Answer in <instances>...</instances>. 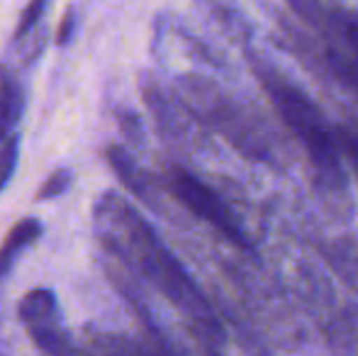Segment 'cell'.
<instances>
[{"instance_id": "obj_1", "label": "cell", "mask_w": 358, "mask_h": 356, "mask_svg": "<svg viewBox=\"0 0 358 356\" xmlns=\"http://www.w3.org/2000/svg\"><path fill=\"white\" fill-rule=\"evenodd\" d=\"M93 229L110 257L149 280L205 334H220V325L203 290L134 205L122 195L105 190L93 205Z\"/></svg>"}, {"instance_id": "obj_2", "label": "cell", "mask_w": 358, "mask_h": 356, "mask_svg": "<svg viewBox=\"0 0 358 356\" xmlns=\"http://www.w3.org/2000/svg\"><path fill=\"white\" fill-rule=\"evenodd\" d=\"M251 69L273 108L278 110L285 127L305 147L312 164V173H315V183L322 190L324 200L336 205H349L346 200L349 178H346L344 149H341L336 129L327 124V118L315 105V100L297 83H292L285 73H280L273 64L251 57Z\"/></svg>"}, {"instance_id": "obj_3", "label": "cell", "mask_w": 358, "mask_h": 356, "mask_svg": "<svg viewBox=\"0 0 358 356\" xmlns=\"http://www.w3.org/2000/svg\"><path fill=\"white\" fill-rule=\"evenodd\" d=\"M173 93L200 124L222 134L244 157L256 162H271V144L256 127V120L215 81L198 73H185L176 81Z\"/></svg>"}, {"instance_id": "obj_4", "label": "cell", "mask_w": 358, "mask_h": 356, "mask_svg": "<svg viewBox=\"0 0 358 356\" xmlns=\"http://www.w3.org/2000/svg\"><path fill=\"white\" fill-rule=\"evenodd\" d=\"M164 185L188 213H193L195 218L208 222L210 227L217 229V232L227 239V242L236 244V247H244V249L251 247L239 218H236L234 210L227 205V200L217 193L213 185H208L205 180H200L195 176V173L185 171V169H178V166L166 171Z\"/></svg>"}, {"instance_id": "obj_5", "label": "cell", "mask_w": 358, "mask_h": 356, "mask_svg": "<svg viewBox=\"0 0 358 356\" xmlns=\"http://www.w3.org/2000/svg\"><path fill=\"white\" fill-rule=\"evenodd\" d=\"M17 315L34 347L44 356H83L73 347L71 334L64 327L59 300L49 288L29 290L20 300Z\"/></svg>"}, {"instance_id": "obj_6", "label": "cell", "mask_w": 358, "mask_h": 356, "mask_svg": "<svg viewBox=\"0 0 358 356\" xmlns=\"http://www.w3.org/2000/svg\"><path fill=\"white\" fill-rule=\"evenodd\" d=\"M105 159H108L115 176L120 178V183H122L134 198H139L142 203H146L154 210L161 208L156 183L146 176L144 169H139V164L134 162V157L122 147V144H110V147L105 149Z\"/></svg>"}, {"instance_id": "obj_7", "label": "cell", "mask_w": 358, "mask_h": 356, "mask_svg": "<svg viewBox=\"0 0 358 356\" xmlns=\"http://www.w3.org/2000/svg\"><path fill=\"white\" fill-rule=\"evenodd\" d=\"M322 334L331 356H358V303L336 308L322 325Z\"/></svg>"}, {"instance_id": "obj_8", "label": "cell", "mask_w": 358, "mask_h": 356, "mask_svg": "<svg viewBox=\"0 0 358 356\" xmlns=\"http://www.w3.org/2000/svg\"><path fill=\"white\" fill-rule=\"evenodd\" d=\"M322 259L331 269V273L358 295V237L339 234L322 244Z\"/></svg>"}, {"instance_id": "obj_9", "label": "cell", "mask_w": 358, "mask_h": 356, "mask_svg": "<svg viewBox=\"0 0 358 356\" xmlns=\"http://www.w3.org/2000/svg\"><path fill=\"white\" fill-rule=\"evenodd\" d=\"M24 110V90L17 73L10 66H0V142L15 132Z\"/></svg>"}, {"instance_id": "obj_10", "label": "cell", "mask_w": 358, "mask_h": 356, "mask_svg": "<svg viewBox=\"0 0 358 356\" xmlns=\"http://www.w3.org/2000/svg\"><path fill=\"white\" fill-rule=\"evenodd\" d=\"M42 232H44V227L37 218H24L13 225L8 237H5L3 244H0V280L10 273V269L15 266L20 254H22L24 249H29L39 237H42Z\"/></svg>"}, {"instance_id": "obj_11", "label": "cell", "mask_w": 358, "mask_h": 356, "mask_svg": "<svg viewBox=\"0 0 358 356\" xmlns=\"http://www.w3.org/2000/svg\"><path fill=\"white\" fill-rule=\"evenodd\" d=\"M195 3L220 24L222 32L231 34L234 39H241L244 34H249V22L239 13L234 0H195Z\"/></svg>"}, {"instance_id": "obj_12", "label": "cell", "mask_w": 358, "mask_h": 356, "mask_svg": "<svg viewBox=\"0 0 358 356\" xmlns=\"http://www.w3.org/2000/svg\"><path fill=\"white\" fill-rule=\"evenodd\" d=\"M47 3L49 0H29L24 5L22 15H20V22L15 27L13 34V44H27L32 39V34H37L42 29L44 22V13H47Z\"/></svg>"}, {"instance_id": "obj_13", "label": "cell", "mask_w": 358, "mask_h": 356, "mask_svg": "<svg viewBox=\"0 0 358 356\" xmlns=\"http://www.w3.org/2000/svg\"><path fill=\"white\" fill-rule=\"evenodd\" d=\"M90 356H142V344L129 342L127 337H117V334H95L90 339Z\"/></svg>"}, {"instance_id": "obj_14", "label": "cell", "mask_w": 358, "mask_h": 356, "mask_svg": "<svg viewBox=\"0 0 358 356\" xmlns=\"http://www.w3.org/2000/svg\"><path fill=\"white\" fill-rule=\"evenodd\" d=\"M20 162V134L13 132L0 142V193L8 188Z\"/></svg>"}, {"instance_id": "obj_15", "label": "cell", "mask_w": 358, "mask_h": 356, "mask_svg": "<svg viewBox=\"0 0 358 356\" xmlns=\"http://www.w3.org/2000/svg\"><path fill=\"white\" fill-rule=\"evenodd\" d=\"M73 183V171L71 169H57L54 173H49V178L39 185L37 195L34 200L37 203H47V200H54V198H62Z\"/></svg>"}, {"instance_id": "obj_16", "label": "cell", "mask_w": 358, "mask_h": 356, "mask_svg": "<svg viewBox=\"0 0 358 356\" xmlns=\"http://www.w3.org/2000/svg\"><path fill=\"white\" fill-rule=\"evenodd\" d=\"M78 27V20H76V13L71 8L66 10V15L62 17V24H59V32H57V42L59 44H69L73 39V32Z\"/></svg>"}, {"instance_id": "obj_17", "label": "cell", "mask_w": 358, "mask_h": 356, "mask_svg": "<svg viewBox=\"0 0 358 356\" xmlns=\"http://www.w3.org/2000/svg\"><path fill=\"white\" fill-rule=\"evenodd\" d=\"M117 118H120V124H122V129H124V134H127V137H132V139L142 137V122H139L137 115L129 113V110H122Z\"/></svg>"}]
</instances>
